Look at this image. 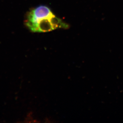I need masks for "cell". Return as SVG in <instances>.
<instances>
[{"mask_svg": "<svg viewBox=\"0 0 123 123\" xmlns=\"http://www.w3.org/2000/svg\"><path fill=\"white\" fill-rule=\"evenodd\" d=\"M52 13V12L48 6H39L28 12L25 21V25L30 31H35L37 29L38 20L48 17Z\"/></svg>", "mask_w": 123, "mask_h": 123, "instance_id": "obj_1", "label": "cell"}, {"mask_svg": "<svg viewBox=\"0 0 123 123\" xmlns=\"http://www.w3.org/2000/svg\"><path fill=\"white\" fill-rule=\"evenodd\" d=\"M37 32H46L54 30L49 16L40 19L37 21Z\"/></svg>", "mask_w": 123, "mask_h": 123, "instance_id": "obj_2", "label": "cell"}, {"mask_svg": "<svg viewBox=\"0 0 123 123\" xmlns=\"http://www.w3.org/2000/svg\"><path fill=\"white\" fill-rule=\"evenodd\" d=\"M49 18L51 25L55 30L57 28L67 29L69 27V25L68 24L59 18L57 17L53 13L49 16Z\"/></svg>", "mask_w": 123, "mask_h": 123, "instance_id": "obj_3", "label": "cell"}]
</instances>
